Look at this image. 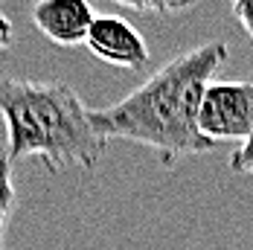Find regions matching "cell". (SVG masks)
<instances>
[{
  "label": "cell",
  "instance_id": "1",
  "mask_svg": "<svg viewBox=\"0 0 253 250\" xmlns=\"http://www.w3.org/2000/svg\"><path fill=\"white\" fill-rule=\"evenodd\" d=\"M227 58V41H207L177 52L126 99L93 108V131L105 143L126 140L152 149L163 169H172L186 154L212 151L215 143L201 134L198 117L204 90Z\"/></svg>",
  "mask_w": 253,
  "mask_h": 250
},
{
  "label": "cell",
  "instance_id": "2",
  "mask_svg": "<svg viewBox=\"0 0 253 250\" xmlns=\"http://www.w3.org/2000/svg\"><path fill=\"white\" fill-rule=\"evenodd\" d=\"M0 120L6 125V157L12 163L38 157L47 172L96 169L108 143L93 131L90 108L67 82L0 79Z\"/></svg>",
  "mask_w": 253,
  "mask_h": 250
},
{
  "label": "cell",
  "instance_id": "3",
  "mask_svg": "<svg viewBox=\"0 0 253 250\" xmlns=\"http://www.w3.org/2000/svg\"><path fill=\"white\" fill-rule=\"evenodd\" d=\"M198 125L215 146L221 140H248L253 134V79H212L204 90Z\"/></svg>",
  "mask_w": 253,
  "mask_h": 250
},
{
  "label": "cell",
  "instance_id": "4",
  "mask_svg": "<svg viewBox=\"0 0 253 250\" xmlns=\"http://www.w3.org/2000/svg\"><path fill=\"white\" fill-rule=\"evenodd\" d=\"M84 47L99 61L120 67V70H143L152 61V50L143 38V32L126 18L117 15H96V21L87 32Z\"/></svg>",
  "mask_w": 253,
  "mask_h": 250
},
{
  "label": "cell",
  "instance_id": "5",
  "mask_svg": "<svg viewBox=\"0 0 253 250\" xmlns=\"http://www.w3.org/2000/svg\"><path fill=\"white\" fill-rule=\"evenodd\" d=\"M96 21L90 0H35L32 24L58 47H79L87 41V32Z\"/></svg>",
  "mask_w": 253,
  "mask_h": 250
},
{
  "label": "cell",
  "instance_id": "6",
  "mask_svg": "<svg viewBox=\"0 0 253 250\" xmlns=\"http://www.w3.org/2000/svg\"><path fill=\"white\" fill-rule=\"evenodd\" d=\"M18 204V186H15V163L0 154V250H6V230L12 221Z\"/></svg>",
  "mask_w": 253,
  "mask_h": 250
},
{
  "label": "cell",
  "instance_id": "7",
  "mask_svg": "<svg viewBox=\"0 0 253 250\" xmlns=\"http://www.w3.org/2000/svg\"><path fill=\"white\" fill-rule=\"evenodd\" d=\"M230 169L239 172V175H253V134L233 149V154H230Z\"/></svg>",
  "mask_w": 253,
  "mask_h": 250
},
{
  "label": "cell",
  "instance_id": "8",
  "mask_svg": "<svg viewBox=\"0 0 253 250\" xmlns=\"http://www.w3.org/2000/svg\"><path fill=\"white\" fill-rule=\"evenodd\" d=\"M230 12L245 29V35L253 41V0H230Z\"/></svg>",
  "mask_w": 253,
  "mask_h": 250
},
{
  "label": "cell",
  "instance_id": "9",
  "mask_svg": "<svg viewBox=\"0 0 253 250\" xmlns=\"http://www.w3.org/2000/svg\"><path fill=\"white\" fill-rule=\"evenodd\" d=\"M12 41H15V26H12V21H9V15L0 12V52L9 50Z\"/></svg>",
  "mask_w": 253,
  "mask_h": 250
}]
</instances>
